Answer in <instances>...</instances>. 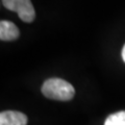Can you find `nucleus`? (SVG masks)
Segmentation results:
<instances>
[{"label":"nucleus","mask_w":125,"mask_h":125,"mask_svg":"<svg viewBox=\"0 0 125 125\" xmlns=\"http://www.w3.org/2000/svg\"><path fill=\"white\" fill-rule=\"evenodd\" d=\"M0 125H27V117L20 112L5 111L0 114Z\"/></svg>","instance_id":"7ed1b4c3"},{"label":"nucleus","mask_w":125,"mask_h":125,"mask_svg":"<svg viewBox=\"0 0 125 125\" xmlns=\"http://www.w3.org/2000/svg\"><path fill=\"white\" fill-rule=\"evenodd\" d=\"M20 36L19 28L13 22L2 20L0 22V40L1 41H14Z\"/></svg>","instance_id":"20e7f679"},{"label":"nucleus","mask_w":125,"mask_h":125,"mask_svg":"<svg viewBox=\"0 0 125 125\" xmlns=\"http://www.w3.org/2000/svg\"><path fill=\"white\" fill-rule=\"evenodd\" d=\"M104 125H125V111L109 115L105 120Z\"/></svg>","instance_id":"39448f33"},{"label":"nucleus","mask_w":125,"mask_h":125,"mask_svg":"<svg viewBox=\"0 0 125 125\" xmlns=\"http://www.w3.org/2000/svg\"><path fill=\"white\" fill-rule=\"evenodd\" d=\"M41 90L45 97L58 101H69L75 95L73 85L61 78H49L45 80Z\"/></svg>","instance_id":"f257e3e1"},{"label":"nucleus","mask_w":125,"mask_h":125,"mask_svg":"<svg viewBox=\"0 0 125 125\" xmlns=\"http://www.w3.org/2000/svg\"><path fill=\"white\" fill-rule=\"evenodd\" d=\"M5 9L16 11L19 18L26 23H30L36 18V10L30 0H1Z\"/></svg>","instance_id":"f03ea898"},{"label":"nucleus","mask_w":125,"mask_h":125,"mask_svg":"<svg viewBox=\"0 0 125 125\" xmlns=\"http://www.w3.org/2000/svg\"><path fill=\"white\" fill-rule=\"evenodd\" d=\"M121 55H122V58H123V62H125V45L123 46V49H122V52H121Z\"/></svg>","instance_id":"423d86ee"}]
</instances>
